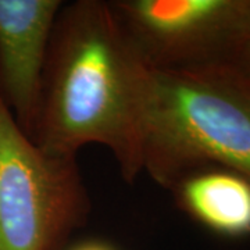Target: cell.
Segmentation results:
<instances>
[{
    "instance_id": "cell-1",
    "label": "cell",
    "mask_w": 250,
    "mask_h": 250,
    "mask_svg": "<svg viewBox=\"0 0 250 250\" xmlns=\"http://www.w3.org/2000/svg\"><path fill=\"white\" fill-rule=\"evenodd\" d=\"M150 70L117 24L107 0L64 1L46 59L32 141L54 156L77 157L99 145L124 181L143 172Z\"/></svg>"
},
{
    "instance_id": "cell-2",
    "label": "cell",
    "mask_w": 250,
    "mask_h": 250,
    "mask_svg": "<svg viewBox=\"0 0 250 250\" xmlns=\"http://www.w3.org/2000/svg\"><path fill=\"white\" fill-rule=\"evenodd\" d=\"M203 166L250 179V85L215 65L150 71L143 172L168 190Z\"/></svg>"
},
{
    "instance_id": "cell-3",
    "label": "cell",
    "mask_w": 250,
    "mask_h": 250,
    "mask_svg": "<svg viewBox=\"0 0 250 250\" xmlns=\"http://www.w3.org/2000/svg\"><path fill=\"white\" fill-rule=\"evenodd\" d=\"M90 210L77 157L42 150L0 98V250H64Z\"/></svg>"
},
{
    "instance_id": "cell-4",
    "label": "cell",
    "mask_w": 250,
    "mask_h": 250,
    "mask_svg": "<svg viewBox=\"0 0 250 250\" xmlns=\"http://www.w3.org/2000/svg\"><path fill=\"white\" fill-rule=\"evenodd\" d=\"M150 71L218 64L250 14V0H107Z\"/></svg>"
},
{
    "instance_id": "cell-5",
    "label": "cell",
    "mask_w": 250,
    "mask_h": 250,
    "mask_svg": "<svg viewBox=\"0 0 250 250\" xmlns=\"http://www.w3.org/2000/svg\"><path fill=\"white\" fill-rule=\"evenodd\" d=\"M62 0H0V98L21 131L35 129L54 22Z\"/></svg>"
},
{
    "instance_id": "cell-6",
    "label": "cell",
    "mask_w": 250,
    "mask_h": 250,
    "mask_svg": "<svg viewBox=\"0 0 250 250\" xmlns=\"http://www.w3.org/2000/svg\"><path fill=\"white\" fill-rule=\"evenodd\" d=\"M185 214L227 239L250 236V179L220 166L189 171L168 189Z\"/></svg>"
},
{
    "instance_id": "cell-7",
    "label": "cell",
    "mask_w": 250,
    "mask_h": 250,
    "mask_svg": "<svg viewBox=\"0 0 250 250\" xmlns=\"http://www.w3.org/2000/svg\"><path fill=\"white\" fill-rule=\"evenodd\" d=\"M215 67L250 85V14Z\"/></svg>"
},
{
    "instance_id": "cell-8",
    "label": "cell",
    "mask_w": 250,
    "mask_h": 250,
    "mask_svg": "<svg viewBox=\"0 0 250 250\" xmlns=\"http://www.w3.org/2000/svg\"><path fill=\"white\" fill-rule=\"evenodd\" d=\"M67 250H117L113 245L102 239H88V241L75 243Z\"/></svg>"
},
{
    "instance_id": "cell-9",
    "label": "cell",
    "mask_w": 250,
    "mask_h": 250,
    "mask_svg": "<svg viewBox=\"0 0 250 250\" xmlns=\"http://www.w3.org/2000/svg\"><path fill=\"white\" fill-rule=\"evenodd\" d=\"M248 250H250V249H248Z\"/></svg>"
}]
</instances>
